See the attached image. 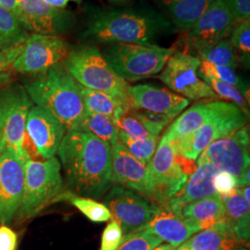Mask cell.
Returning a JSON list of instances; mask_svg holds the SVG:
<instances>
[{
    "mask_svg": "<svg viewBox=\"0 0 250 250\" xmlns=\"http://www.w3.org/2000/svg\"><path fill=\"white\" fill-rule=\"evenodd\" d=\"M118 143L122 144L134 159L145 165H148L158 148L160 138L155 136L144 140H135L119 131Z\"/></svg>",
    "mask_w": 250,
    "mask_h": 250,
    "instance_id": "obj_34",
    "label": "cell"
},
{
    "mask_svg": "<svg viewBox=\"0 0 250 250\" xmlns=\"http://www.w3.org/2000/svg\"><path fill=\"white\" fill-rule=\"evenodd\" d=\"M66 133L64 125L49 110L37 105L31 107L27 116L26 134L44 160L56 156Z\"/></svg>",
    "mask_w": 250,
    "mask_h": 250,
    "instance_id": "obj_19",
    "label": "cell"
},
{
    "mask_svg": "<svg viewBox=\"0 0 250 250\" xmlns=\"http://www.w3.org/2000/svg\"><path fill=\"white\" fill-rule=\"evenodd\" d=\"M217 172L218 170L208 160L205 152H202L197 158L195 171L189 176L184 187L162 208H167L180 214L183 207L189 203L214 196L213 179Z\"/></svg>",
    "mask_w": 250,
    "mask_h": 250,
    "instance_id": "obj_20",
    "label": "cell"
},
{
    "mask_svg": "<svg viewBox=\"0 0 250 250\" xmlns=\"http://www.w3.org/2000/svg\"><path fill=\"white\" fill-rule=\"evenodd\" d=\"M79 131L93 134L110 146L118 143L119 130L114 121L107 116L85 112Z\"/></svg>",
    "mask_w": 250,
    "mask_h": 250,
    "instance_id": "obj_30",
    "label": "cell"
},
{
    "mask_svg": "<svg viewBox=\"0 0 250 250\" xmlns=\"http://www.w3.org/2000/svg\"><path fill=\"white\" fill-rule=\"evenodd\" d=\"M103 204L120 224L124 235L139 231L161 208L142 195L122 186L110 188Z\"/></svg>",
    "mask_w": 250,
    "mask_h": 250,
    "instance_id": "obj_14",
    "label": "cell"
},
{
    "mask_svg": "<svg viewBox=\"0 0 250 250\" xmlns=\"http://www.w3.org/2000/svg\"><path fill=\"white\" fill-rule=\"evenodd\" d=\"M28 35L17 16L0 6V51L22 45Z\"/></svg>",
    "mask_w": 250,
    "mask_h": 250,
    "instance_id": "obj_29",
    "label": "cell"
},
{
    "mask_svg": "<svg viewBox=\"0 0 250 250\" xmlns=\"http://www.w3.org/2000/svg\"><path fill=\"white\" fill-rule=\"evenodd\" d=\"M129 109L142 112L170 124L186 109L189 100L159 85L143 83L128 86Z\"/></svg>",
    "mask_w": 250,
    "mask_h": 250,
    "instance_id": "obj_15",
    "label": "cell"
},
{
    "mask_svg": "<svg viewBox=\"0 0 250 250\" xmlns=\"http://www.w3.org/2000/svg\"><path fill=\"white\" fill-rule=\"evenodd\" d=\"M235 24L250 19V0H224Z\"/></svg>",
    "mask_w": 250,
    "mask_h": 250,
    "instance_id": "obj_41",
    "label": "cell"
},
{
    "mask_svg": "<svg viewBox=\"0 0 250 250\" xmlns=\"http://www.w3.org/2000/svg\"><path fill=\"white\" fill-rule=\"evenodd\" d=\"M188 241L191 250H233L242 247L225 222L195 233Z\"/></svg>",
    "mask_w": 250,
    "mask_h": 250,
    "instance_id": "obj_27",
    "label": "cell"
},
{
    "mask_svg": "<svg viewBox=\"0 0 250 250\" xmlns=\"http://www.w3.org/2000/svg\"><path fill=\"white\" fill-rule=\"evenodd\" d=\"M55 201L70 202L94 223H105L111 219V213L107 207L90 197L77 196L72 192H62Z\"/></svg>",
    "mask_w": 250,
    "mask_h": 250,
    "instance_id": "obj_31",
    "label": "cell"
},
{
    "mask_svg": "<svg viewBox=\"0 0 250 250\" xmlns=\"http://www.w3.org/2000/svg\"><path fill=\"white\" fill-rule=\"evenodd\" d=\"M214 0H161L169 19L176 31H188L200 18Z\"/></svg>",
    "mask_w": 250,
    "mask_h": 250,
    "instance_id": "obj_25",
    "label": "cell"
},
{
    "mask_svg": "<svg viewBox=\"0 0 250 250\" xmlns=\"http://www.w3.org/2000/svg\"><path fill=\"white\" fill-rule=\"evenodd\" d=\"M3 152L2 150V146H1V139H0V155H1V153Z\"/></svg>",
    "mask_w": 250,
    "mask_h": 250,
    "instance_id": "obj_49",
    "label": "cell"
},
{
    "mask_svg": "<svg viewBox=\"0 0 250 250\" xmlns=\"http://www.w3.org/2000/svg\"><path fill=\"white\" fill-rule=\"evenodd\" d=\"M233 49L239 54L240 62L246 66L250 65V19L236 23L231 32L229 39Z\"/></svg>",
    "mask_w": 250,
    "mask_h": 250,
    "instance_id": "obj_36",
    "label": "cell"
},
{
    "mask_svg": "<svg viewBox=\"0 0 250 250\" xmlns=\"http://www.w3.org/2000/svg\"><path fill=\"white\" fill-rule=\"evenodd\" d=\"M224 207V221L231 226L240 246L250 242V208L243 196L241 188H236L230 196L222 197Z\"/></svg>",
    "mask_w": 250,
    "mask_h": 250,
    "instance_id": "obj_23",
    "label": "cell"
},
{
    "mask_svg": "<svg viewBox=\"0 0 250 250\" xmlns=\"http://www.w3.org/2000/svg\"><path fill=\"white\" fill-rule=\"evenodd\" d=\"M109 2H111V3H125V2H127V1H129V0H108Z\"/></svg>",
    "mask_w": 250,
    "mask_h": 250,
    "instance_id": "obj_47",
    "label": "cell"
},
{
    "mask_svg": "<svg viewBox=\"0 0 250 250\" xmlns=\"http://www.w3.org/2000/svg\"><path fill=\"white\" fill-rule=\"evenodd\" d=\"M200 63V59L192 54L175 51L159 73V79L170 91L188 100L217 99L213 90L198 75Z\"/></svg>",
    "mask_w": 250,
    "mask_h": 250,
    "instance_id": "obj_9",
    "label": "cell"
},
{
    "mask_svg": "<svg viewBox=\"0 0 250 250\" xmlns=\"http://www.w3.org/2000/svg\"><path fill=\"white\" fill-rule=\"evenodd\" d=\"M213 188L216 194L221 197L230 196L237 188L236 180L231 173L226 171H218L213 179Z\"/></svg>",
    "mask_w": 250,
    "mask_h": 250,
    "instance_id": "obj_39",
    "label": "cell"
},
{
    "mask_svg": "<svg viewBox=\"0 0 250 250\" xmlns=\"http://www.w3.org/2000/svg\"><path fill=\"white\" fill-rule=\"evenodd\" d=\"M204 152L216 170L232 174L237 188L250 187V134L247 126L216 140Z\"/></svg>",
    "mask_w": 250,
    "mask_h": 250,
    "instance_id": "obj_10",
    "label": "cell"
},
{
    "mask_svg": "<svg viewBox=\"0 0 250 250\" xmlns=\"http://www.w3.org/2000/svg\"><path fill=\"white\" fill-rule=\"evenodd\" d=\"M33 104L25 88L19 84L9 86L0 94L2 150L9 149L23 161L31 159L24 148V142L27 116Z\"/></svg>",
    "mask_w": 250,
    "mask_h": 250,
    "instance_id": "obj_7",
    "label": "cell"
},
{
    "mask_svg": "<svg viewBox=\"0 0 250 250\" xmlns=\"http://www.w3.org/2000/svg\"><path fill=\"white\" fill-rule=\"evenodd\" d=\"M162 244V240L146 231L131 232L124 235L123 243L117 250H152Z\"/></svg>",
    "mask_w": 250,
    "mask_h": 250,
    "instance_id": "obj_37",
    "label": "cell"
},
{
    "mask_svg": "<svg viewBox=\"0 0 250 250\" xmlns=\"http://www.w3.org/2000/svg\"><path fill=\"white\" fill-rule=\"evenodd\" d=\"M22 45H18L9 50L0 51V86L7 83L10 77L9 70L21 52Z\"/></svg>",
    "mask_w": 250,
    "mask_h": 250,
    "instance_id": "obj_40",
    "label": "cell"
},
{
    "mask_svg": "<svg viewBox=\"0 0 250 250\" xmlns=\"http://www.w3.org/2000/svg\"><path fill=\"white\" fill-rule=\"evenodd\" d=\"M68 188L81 197L99 199L111 183V146L79 130L67 132L57 152Z\"/></svg>",
    "mask_w": 250,
    "mask_h": 250,
    "instance_id": "obj_1",
    "label": "cell"
},
{
    "mask_svg": "<svg viewBox=\"0 0 250 250\" xmlns=\"http://www.w3.org/2000/svg\"><path fill=\"white\" fill-rule=\"evenodd\" d=\"M111 183L133 189L154 204L158 203V195L148 166L134 159L120 143L111 146Z\"/></svg>",
    "mask_w": 250,
    "mask_h": 250,
    "instance_id": "obj_17",
    "label": "cell"
},
{
    "mask_svg": "<svg viewBox=\"0 0 250 250\" xmlns=\"http://www.w3.org/2000/svg\"><path fill=\"white\" fill-rule=\"evenodd\" d=\"M233 250H247L245 248H243V247H238V248H236V249H234Z\"/></svg>",
    "mask_w": 250,
    "mask_h": 250,
    "instance_id": "obj_48",
    "label": "cell"
},
{
    "mask_svg": "<svg viewBox=\"0 0 250 250\" xmlns=\"http://www.w3.org/2000/svg\"><path fill=\"white\" fill-rule=\"evenodd\" d=\"M199 77H211L217 80L222 81L226 83H229L236 87L246 98L247 94L249 96V88L241 77L235 72L234 69L226 66H218L212 63L201 61L200 66L198 68Z\"/></svg>",
    "mask_w": 250,
    "mask_h": 250,
    "instance_id": "obj_32",
    "label": "cell"
},
{
    "mask_svg": "<svg viewBox=\"0 0 250 250\" xmlns=\"http://www.w3.org/2000/svg\"><path fill=\"white\" fill-rule=\"evenodd\" d=\"M235 24L224 0H214L197 21L184 32V44L188 50L203 53L222 41Z\"/></svg>",
    "mask_w": 250,
    "mask_h": 250,
    "instance_id": "obj_13",
    "label": "cell"
},
{
    "mask_svg": "<svg viewBox=\"0 0 250 250\" xmlns=\"http://www.w3.org/2000/svg\"><path fill=\"white\" fill-rule=\"evenodd\" d=\"M195 161L184 158L175 145L161 139L148 169L154 182L159 207H164L195 171Z\"/></svg>",
    "mask_w": 250,
    "mask_h": 250,
    "instance_id": "obj_8",
    "label": "cell"
},
{
    "mask_svg": "<svg viewBox=\"0 0 250 250\" xmlns=\"http://www.w3.org/2000/svg\"><path fill=\"white\" fill-rule=\"evenodd\" d=\"M174 52V47L157 44H113L103 56L125 82H135L159 74Z\"/></svg>",
    "mask_w": 250,
    "mask_h": 250,
    "instance_id": "obj_6",
    "label": "cell"
},
{
    "mask_svg": "<svg viewBox=\"0 0 250 250\" xmlns=\"http://www.w3.org/2000/svg\"><path fill=\"white\" fill-rule=\"evenodd\" d=\"M174 250H191V249L189 247L188 241H186L185 243H183L182 245H180L176 249H174Z\"/></svg>",
    "mask_w": 250,
    "mask_h": 250,
    "instance_id": "obj_46",
    "label": "cell"
},
{
    "mask_svg": "<svg viewBox=\"0 0 250 250\" xmlns=\"http://www.w3.org/2000/svg\"><path fill=\"white\" fill-rule=\"evenodd\" d=\"M20 0H0V6L16 15Z\"/></svg>",
    "mask_w": 250,
    "mask_h": 250,
    "instance_id": "obj_44",
    "label": "cell"
},
{
    "mask_svg": "<svg viewBox=\"0 0 250 250\" xmlns=\"http://www.w3.org/2000/svg\"><path fill=\"white\" fill-rule=\"evenodd\" d=\"M176 29L163 13L151 7L99 9L90 16L83 37L100 44H156Z\"/></svg>",
    "mask_w": 250,
    "mask_h": 250,
    "instance_id": "obj_2",
    "label": "cell"
},
{
    "mask_svg": "<svg viewBox=\"0 0 250 250\" xmlns=\"http://www.w3.org/2000/svg\"><path fill=\"white\" fill-rule=\"evenodd\" d=\"M180 214L194 224L199 231H203L224 222V202L222 197L216 194L183 207Z\"/></svg>",
    "mask_w": 250,
    "mask_h": 250,
    "instance_id": "obj_24",
    "label": "cell"
},
{
    "mask_svg": "<svg viewBox=\"0 0 250 250\" xmlns=\"http://www.w3.org/2000/svg\"><path fill=\"white\" fill-rule=\"evenodd\" d=\"M63 67L82 86L127 102V82L117 74L96 46L83 45L70 51Z\"/></svg>",
    "mask_w": 250,
    "mask_h": 250,
    "instance_id": "obj_4",
    "label": "cell"
},
{
    "mask_svg": "<svg viewBox=\"0 0 250 250\" xmlns=\"http://www.w3.org/2000/svg\"><path fill=\"white\" fill-rule=\"evenodd\" d=\"M124 232L115 220L107 224L101 237L100 250H117L123 243Z\"/></svg>",
    "mask_w": 250,
    "mask_h": 250,
    "instance_id": "obj_38",
    "label": "cell"
},
{
    "mask_svg": "<svg viewBox=\"0 0 250 250\" xmlns=\"http://www.w3.org/2000/svg\"><path fill=\"white\" fill-rule=\"evenodd\" d=\"M79 84V83H78ZM85 112L107 116L113 121L129 109L128 103L108 94L88 89L79 84Z\"/></svg>",
    "mask_w": 250,
    "mask_h": 250,
    "instance_id": "obj_28",
    "label": "cell"
},
{
    "mask_svg": "<svg viewBox=\"0 0 250 250\" xmlns=\"http://www.w3.org/2000/svg\"><path fill=\"white\" fill-rule=\"evenodd\" d=\"M17 234L7 225H0V250H16Z\"/></svg>",
    "mask_w": 250,
    "mask_h": 250,
    "instance_id": "obj_42",
    "label": "cell"
},
{
    "mask_svg": "<svg viewBox=\"0 0 250 250\" xmlns=\"http://www.w3.org/2000/svg\"><path fill=\"white\" fill-rule=\"evenodd\" d=\"M120 132L135 140L159 136L166 123L142 112L128 109L114 121Z\"/></svg>",
    "mask_w": 250,
    "mask_h": 250,
    "instance_id": "obj_26",
    "label": "cell"
},
{
    "mask_svg": "<svg viewBox=\"0 0 250 250\" xmlns=\"http://www.w3.org/2000/svg\"><path fill=\"white\" fill-rule=\"evenodd\" d=\"M63 188L62 165L58 158L25 161L23 193L16 214L19 221L23 222L36 216L46 206L55 202Z\"/></svg>",
    "mask_w": 250,
    "mask_h": 250,
    "instance_id": "obj_5",
    "label": "cell"
},
{
    "mask_svg": "<svg viewBox=\"0 0 250 250\" xmlns=\"http://www.w3.org/2000/svg\"><path fill=\"white\" fill-rule=\"evenodd\" d=\"M248 117L235 105L215 116L196 132L172 141L179 153L186 159L196 161L198 156L216 140L229 136L247 126Z\"/></svg>",
    "mask_w": 250,
    "mask_h": 250,
    "instance_id": "obj_12",
    "label": "cell"
},
{
    "mask_svg": "<svg viewBox=\"0 0 250 250\" xmlns=\"http://www.w3.org/2000/svg\"><path fill=\"white\" fill-rule=\"evenodd\" d=\"M24 88L32 102L49 110L67 132L80 130L85 114L83 100L79 84L63 66L58 65L41 73Z\"/></svg>",
    "mask_w": 250,
    "mask_h": 250,
    "instance_id": "obj_3",
    "label": "cell"
},
{
    "mask_svg": "<svg viewBox=\"0 0 250 250\" xmlns=\"http://www.w3.org/2000/svg\"><path fill=\"white\" fill-rule=\"evenodd\" d=\"M232 105L234 104L231 102L220 100L197 103L182 112L165 131L161 139L172 142L193 134L215 116L229 109Z\"/></svg>",
    "mask_w": 250,
    "mask_h": 250,
    "instance_id": "obj_21",
    "label": "cell"
},
{
    "mask_svg": "<svg viewBox=\"0 0 250 250\" xmlns=\"http://www.w3.org/2000/svg\"><path fill=\"white\" fill-rule=\"evenodd\" d=\"M24 164L25 161L9 149L0 155V225L9 224L18 212L23 193Z\"/></svg>",
    "mask_w": 250,
    "mask_h": 250,
    "instance_id": "obj_18",
    "label": "cell"
},
{
    "mask_svg": "<svg viewBox=\"0 0 250 250\" xmlns=\"http://www.w3.org/2000/svg\"><path fill=\"white\" fill-rule=\"evenodd\" d=\"M140 231L150 232L174 249L199 232L194 224L182 215L167 208H161L151 220L137 232Z\"/></svg>",
    "mask_w": 250,
    "mask_h": 250,
    "instance_id": "obj_22",
    "label": "cell"
},
{
    "mask_svg": "<svg viewBox=\"0 0 250 250\" xmlns=\"http://www.w3.org/2000/svg\"><path fill=\"white\" fill-rule=\"evenodd\" d=\"M200 61L212 63L218 66H226L232 69L238 67L240 59L233 49L229 38H224L214 46L210 47L205 52L199 54Z\"/></svg>",
    "mask_w": 250,
    "mask_h": 250,
    "instance_id": "obj_33",
    "label": "cell"
},
{
    "mask_svg": "<svg viewBox=\"0 0 250 250\" xmlns=\"http://www.w3.org/2000/svg\"><path fill=\"white\" fill-rule=\"evenodd\" d=\"M46 4L56 9H67V7L72 3L80 4L83 0H44Z\"/></svg>",
    "mask_w": 250,
    "mask_h": 250,
    "instance_id": "obj_43",
    "label": "cell"
},
{
    "mask_svg": "<svg viewBox=\"0 0 250 250\" xmlns=\"http://www.w3.org/2000/svg\"><path fill=\"white\" fill-rule=\"evenodd\" d=\"M152 250H174V248L171 247L169 244H161L160 246L156 247Z\"/></svg>",
    "mask_w": 250,
    "mask_h": 250,
    "instance_id": "obj_45",
    "label": "cell"
},
{
    "mask_svg": "<svg viewBox=\"0 0 250 250\" xmlns=\"http://www.w3.org/2000/svg\"><path fill=\"white\" fill-rule=\"evenodd\" d=\"M69 44L59 36L29 34L11 68L21 73L41 74L63 62Z\"/></svg>",
    "mask_w": 250,
    "mask_h": 250,
    "instance_id": "obj_11",
    "label": "cell"
},
{
    "mask_svg": "<svg viewBox=\"0 0 250 250\" xmlns=\"http://www.w3.org/2000/svg\"><path fill=\"white\" fill-rule=\"evenodd\" d=\"M16 16L28 33L61 36L74 23L68 9L53 8L44 0H20Z\"/></svg>",
    "mask_w": 250,
    "mask_h": 250,
    "instance_id": "obj_16",
    "label": "cell"
},
{
    "mask_svg": "<svg viewBox=\"0 0 250 250\" xmlns=\"http://www.w3.org/2000/svg\"><path fill=\"white\" fill-rule=\"evenodd\" d=\"M201 79L204 81L211 89L213 90V92L218 98L225 99L228 102L234 104L236 107L241 109L242 112L246 116L249 118L250 116L249 102L242 95L241 92L236 87L211 77H201Z\"/></svg>",
    "mask_w": 250,
    "mask_h": 250,
    "instance_id": "obj_35",
    "label": "cell"
}]
</instances>
